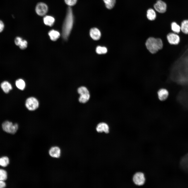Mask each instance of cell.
<instances>
[{
  "instance_id": "cell-1",
  "label": "cell",
  "mask_w": 188,
  "mask_h": 188,
  "mask_svg": "<svg viewBox=\"0 0 188 188\" xmlns=\"http://www.w3.org/2000/svg\"><path fill=\"white\" fill-rule=\"evenodd\" d=\"M74 23V16L72 8H68L66 15L63 25L62 35L65 39H67L72 29Z\"/></svg>"
},
{
  "instance_id": "cell-2",
  "label": "cell",
  "mask_w": 188,
  "mask_h": 188,
  "mask_svg": "<svg viewBox=\"0 0 188 188\" xmlns=\"http://www.w3.org/2000/svg\"><path fill=\"white\" fill-rule=\"evenodd\" d=\"M145 45L149 51L153 54L162 48L163 43L161 39L150 37L147 40Z\"/></svg>"
},
{
  "instance_id": "cell-3",
  "label": "cell",
  "mask_w": 188,
  "mask_h": 188,
  "mask_svg": "<svg viewBox=\"0 0 188 188\" xmlns=\"http://www.w3.org/2000/svg\"><path fill=\"white\" fill-rule=\"evenodd\" d=\"M132 180L135 185L140 186L145 184L146 178L144 173L142 171H137L134 173L132 177Z\"/></svg>"
},
{
  "instance_id": "cell-4",
  "label": "cell",
  "mask_w": 188,
  "mask_h": 188,
  "mask_svg": "<svg viewBox=\"0 0 188 188\" xmlns=\"http://www.w3.org/2000/svg\"><path fill=\"white\" fill-rule=\"evenodd\" d=\"M2 128L5 132L10 134H14L18 128V125L17 123L13 124L8 121L4 122L2 124Z\"/></svg>"
},
{
  "instance_id": "cell-5",
  "label": "cell",
  "mask_w": 188,
  "mask_h": 188,
  "mask_svg": "<svg viewBox=\"0 0 188 188\" xmlns=\"http://www.w3.org/2000/svg\"><path fill=\"white\" fill-rule=\"evenodd\" d=\"M39 105V102L36 98L31 97L26 99L25 105L27 108L30 111H34L37 109Z\"/></svg>"
},
{
  "instance_id": "cell-6",
  "label": "cell",
  "mask_w": 188,
  "mask_h": 188,
  "mask_svg": "<svg viewBox=\"0 0 188 188\" xmlns=\"http://www.w3.org/2000/svg\"><path fill=\"white\" fill-rule=\"evenodd\" d=\"M48 11V7L45 3L40 2L38 3L36 8V11L37 14L40 16L45 15Z\"/></svg>"
},
{
  "instance_id": "cell-7",
  "label": "cell",
  "mask_w": 188,
  "mask_h": 188,
  "mask_svg": "<svg viewBox=\"0 0 188 188\" xmlns=\"http://www.w3.org/2000/svg\"><path fill=\"white\" fill-rule=\"evenodd\" d=\"M167 39L168 42L171 44H177L180 41L179 36L175 33H169L167 36Z\"/></svg>"
},
{
  "instance_id": "cell-8",
  "label": "cell",
  "mask_w": 188,
  "mask_h": 188,
  "mask_svg": "<svg viewBox=\"0 0 188 188\" xmlns=\"http://www.w3.org/2000/svg\"><path fill=\"white\" fill-rule=\"evenodd\" d=\"M154 7L156 10L158 12L163 13L166 11L167 6L164 2L161 0H158L154 4Z\"/></svg>"
},
{
  "instance_id": "cell-9",
  "label": "cell",
  "mask_w": 188,
  "mask_h": 188,
  "mask_svg": "<svg viewBox=\"0 0 188 188\" xmlns=\"http://www.w3.org/2000/svg\"><path fill=\"white\" fill-rule=\"evenodd\" d=\"M180 166L182 170L188 174V153L185 155L181 159Z\"/></svg>"
},
{
  "instance_id": "cell-10",
  "label": "cell",
  "mask_w": 188,
  "mask_h": 188,
  "mask_svg": "<svg viewBox=\"0 0 188 188\" xmlns=\"http://www.w3.org/2000/svg\"><path fill=\"white\" fill-rule=\"evenodd\" d=\"M157 95L159 99L161 101L166 100L169 95V92L165 88H161L157 92Z\"/></svg>"
},
{
  "instance_id": "cell-11",
  "label": "cell",
  "mask_w": 188,
  "mask_h": 188,
  "mask_svg": "<svg viewBox=\"0 0 188 188\" xmlns=\"http://www.w3.org/2000/svg\"><path fill=\"white\" fill-rule=\"evenodd\" d=\"M90 34L91 37L95 40H99L101 36L100 31L96 27L92 28L90 30Z\"/></svg>"
},
{
  "instance_id": "cell-12",
  "label": "cell",
  "mask_w": 188,
  "mask_h": 188,
  "mask_svg": "<svg viewBox=\"0 0 188 188\" xmlns=\"http://www.w3.org/2000/svg\"><path fill=\"white\" fill-rule=\"evenodd\" d=\"M49 154L50 156L52 157L58 158L61 155V150L58 146H53L49 150Z\"/></svg>"
},
{
  "instance_id": "cell-13",
  "label": "cell",
  "mask_w": 188,
  "mask_h": 188,
  "mask_svg": "<svg viewBox=\"0 0 188 188\" xmlns=\"http://www.w3.org/2000/svg\"><path fill=\"white\" fill-rule=\"evenodd\" d=\"M96 130L98 132H103L107 133L109 132V127L108 125L104 122H101L98 124Z\"/></svg>"
},
{
  "instance_id": "cell-14",
  "label": "cell",
  "mask_w": 188,
  "mask_h": 188,
  "mask_svg": "<svg viewBox=\"0 0 188 188\" xmlns=\"http://www.w3.org/2000/svg\"><path fill=\"white\" fill-rule=\"evenodd\" d=\"M1 87L3 91L6 93H8L12 88L11 84L7 81L2 82L1 84Z\"/></svg>"
},
{
  "instance_id": "cell-15",
  "label": "cell",
  "mask_w": 188,
  "mask_h": 188,
  "mask_svg": "<svg viewBox=\"0 0 188 188\" xmlns=\"http://www.w3.org/2000/svg\"><path fill=\"white\" fill-rule=\"evenodd\" d=\"M79 101L81 103H85L89 99L90 95L89 92L82 93L80 94Z\"/></svg>"
},
{
  "instance_id": "cell-16",
  "label": "cell",
  "mask_w": 188,
  "mask_h": 188,
  "mask_svg": "<svg viewBox=\"0 0 188 188\" xmlns=\"http://www.w3.org/2000/svg\"><path fill=\"white\" fill-rule=\"evenodd\" d=\"M48 34L51 39L53 41L56 40L60 37L59 32L54 30H52L48 33Z\"/></svg>"
},
{
  "instance_id": "cell-17",
  "label": "cell",
  "mask_w": 188,
  "mask_h": 188,
  "mask_svg": "<svg viewBox=\"0 0 188 188\" xmlns=\"http://www.w3.org/2000/svg\"><path fill=\"white\" fill-rule=\"evenodd\" d=\"M44 24L47 25L52 26L55 22V19L52 17L50 16H46L43 18Z\"/></svg>"
},
{
  "instance_id": "cell-18",
  "label": "cell",
  "mask_w": 188,
  "mask_h": 188,
  "mask_svg": "<svg viewBox=\"0 0 188 188\" xmlns=\"http://www.w3.org/2000/svg\"><path fill=\"white\" fill-rule=\"evenodd\" d=\"M181 30L184 33L188 34V20H183L180 25Z\"/></svg>"
},
{
  "instance_id": "cell-19",
  "label": "cell",
  "mask_w": 188,
  "mask_h": 188,
  "mask_svg": "<svg viewBox=\"0 0 188 188\" xmlns=\"http://www.w3.org/2000/svg\"><path fill=\"white\" fill-rule=\"evenodd\" d=\"M15 85L19 89L23 90L25 87V83L23 79H20L17 80L15 81Z\"/></svg>"
},
{
  "instance_id": "cell-20",
  "label": "cell",
  "mask_w": 188,
  "mask_h": 188,
  "mask_svg": "<svg viewBox=\"0 0 188 188\" xmlns=\"http://www.w3.org/2000/svg\"><path fill=\"white\" fill-rule=\"evenodd\" d=\"M147 16L150 20H154L156 16V14L154 10L152 9H149L147 11Z\"/></svg>"
},
{
  "instance_id": "cell-21",
  "label": "cell",
  "mask_w": 188,
  "mask_h": 188,
  "mask_svg": "<svg viewBox=\"0 0 188 188\" xmlns=\"http://www.w3.org/2000/svg\"><path fill=\"white\" fill-rule=\"evenodd\" d=\"M106 7L108 9H111L114 7L116 0H103Z\"/></svg>"
},
{
  "instance_id": "cell-22",
  "label": "cell",
  "mask_w": 188,
  "mask_h": 188,
  "mask_svg": "<svg viewBox=\"0 0 188 188\" xmlns=\"http://www.w3.org/2000/svg\"><path fill=\"white\" fill-rule=\"evenodd\" d=\"M9 160L8 157L3 156L0 158V166L3 167L7 166L9 164Z\"/></svg>"
},
{
  "instance_id": "cell-23",
  "label": "cell",
  "mask_w": 188,
  "mask_h": 188,
  "mask_svg": "<svg viewBox=\"0 0 188 188\" xmlns=\"http://www.w3.org/2000/svg\"><path fill=\"white\" fill-rule=\"evenodd\" d=\"M172 30L174 33H179L181 31L180 26L175 22H173L171 24Z\"/></svg>"
},
{
  "instance_id": "cell-24",
  "label": "cell",
  "mask_w": 188,
  "mask_h": 188,
  "mask_svg": "<svg viewBox=\"0 0 188 188\" xmlns=\"http://www.w3.org/2000/svg\"><path fill=\"white\" fill-rule=\"evenodd\" d=\"M107 48L104 46H98L97 47L96 49V52L99 54H105L107 52Z\"/></svg>"
},
{
  "instance_id": "cell-25",
  "label": "cell",
  "mask_w": 188,
  "mask_h": 188,
  "mask_svg": "<svg viewBox=\"0 0 188 188\" xmlns=\"http://www.w3.org/2000/svg\"><path fill=\"white\" fill-rule=\"evenodd\" d=\"M7 178V173L5 170L0 169V180L5 181Z\"/></svg>"
},
{
  "instance_id": "cell-26",
  "label": "cell",
  "mask_w": 188,
  "mask_h": 188,
  "mask_svg": "<svg viewBox=\"0 0 188 188\" xmlns=\"http://www.w3.org/2000/svg\"><path fill=\"white\" fill-rule=\"evenodd\" d=\"M27 43L25 40H22L19 46L20 48L21 49H24L26 48L27 46Z\"/></svg>"
},
{
  "instance_id": "cell-27",
  "label": "cell",
  "mask_w": 188,
  "mask_h": 188,
  "mask_svg": "<svg viewBox=\"0 0 188 188\" xmlns=\"http://www.w3.org/2000/svg\"><path fill=\"white\" fill-rule=\"evenodd\" d=\"M77 0H64L67 4L69 6H72L75 5Z\"/></svg>"
},
{
  "instance_id": "cell-28",
  "label": "cell",
  "mask_w": 188,
  "mask_h": 188,
  "mask_svg": "<svg viewBox=\"0 0 188 188\" xmlns=\"http://www.w3.org/2000/svg\"><path fill=\"white\" fill-rule=\"evenodd\" d=\"M22 40V39L21 37H17L15 39V43L16 45L19 46Z\"/></svg>"
},
{
  "instance_id": "cell-29",
  "label": "cell",
  "mask_w": 188,
  "mask_h": 188,
  "mask_svg": "<svg viewBox=\"0 0 188 188\" xmlns=\"http://www.w3.org/2000/svg\"><path fill=\"white\" fill-rule=\"evenodd\" d=\"M4 24L2 21L0 20V33L2 32L4 28Z\"/></svg>"
},
{
  "instance_id": "cell-30",
  "label": "cell",
  "mask_w": 188,
  "mask_h": 188,
  "mask_svg": "<svg viewBox=\"0 0 188 188\" xmlns=\"http://www.w3.org/2000/svg\"><path fill=\"white\" fill-rule=\"evenodd\" d=\"M6 186V184L4 181L0 180V188H4Z\"/></svg>"
}]
</instances>
